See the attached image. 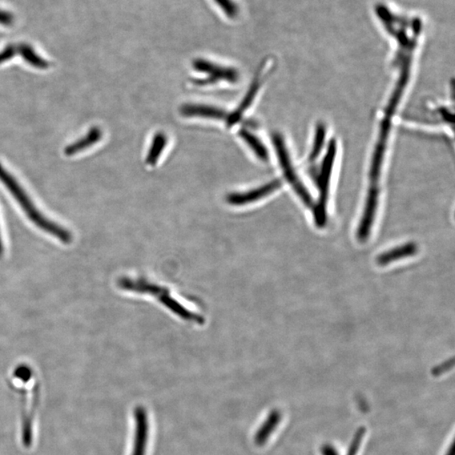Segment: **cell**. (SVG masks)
Listing matches in <instances>:
<instances>
[{
    "instance_id": "30bf717a",
    "label": "cell",
    "mask_w": 455,
    "mask_h": 455,
    "mask_svg": "<svg viewBox=\"0 0 455 455\" xmlns=\"http://www.w3.org/2000/svg\"><path fill=\"white\" fill-rule=\"evenodd\" d=\"M418 252V247L416 243L410 242L396 248L384 252L377 257V263L380 265H385L394 263V261L406 259V257L416 255Z\"/></svg>"
},
{
    "instance_id": "3957f363",
    "label": "cell",
    "mask_w": 455,
    "mask_h": 455,
    "mask_svg": "<svg viewBox=\"0 0 455 455\" xmlns=\"http://www.w3.org/2000/svg\"><path fill=\"white\" fill-rule=\"evenodd\" d=\"M336 148L335 142L330 144L328 154L325 158L320 173L319 180H318L320 196L316 206L313 207L314 217H315V223L318 228H324L326 222H327L326 206H327L328 203L329 185L330 180H331L333 161L335 160Z\"/></svg>"
},
{
    "instance_id": "7c38bea8",
    "label": "cell",
    "mask_w": 455,
    "mask_h": 455,
    "mask_svg": "<svg viewBox=\"0 0 455 455\" xmlns=\"http://www.w3.org/2000/svg\"><path fill=\"white\" fill-rule=\"evenodd\" d=\"M102 138V132L99 128H92L88 134L79 140L76 141L74 144L68 145L64 150V154L67 156H72L87 148L93 146L98 143Z\"/></svg>"
},
{
    "instance_id": "277c9868",
    "label": "cell",
    "mask_w": 455,
    "mask_h": 455,
    "mask_svg": "<svg viewBox=\"0 0 455 455\" xmlns=\"http://www.w3.org/2000/svg\"><path fill=\"white\" fill-rule=\"evenodd\" d=\"M272 141L275 143L277 155L279 157V163L281 164L282 169H283L286 178L292 185V187L300 197L302 202L306 205V207H313V201L311 195L306 190L304 184L301 183V180L293 169L283 138H282L281 135L275 134L272 137Z\"/></svg>"
},
{
    "instance_id": "5bb4252c",
    "label": "cell",
    "mask_w": 455,
    "mask_h": 455,
    "mask_svg": "<svg viewBox=\"0 0 455 455\" xmlns=\"http://www.w3.org/2000/svg\"><path fill=\"white\" fill-rule=\"evenodd\" d=\"M167 144V138L163 132H158V134L155 136L146 158V164H148V166H155L157 161H158L160 156L162 154L164 148H166Z\"/></svg>"
},
{
    "instance_id": "9a60e30c",
    "label": "cell",
    "mask_w": 455,
    "mask_h": 455,
    "mask_svg": "<svg viewBox=\"0 0 455 455\" xmlns=\"http://www.w3.org/2000/svg\"><path fill=\"white\" fill-rule=\"evenodd\" d=\"M239 135L249 145V147L252 148L260 160L263 161L268 160V154L267 148H265L264 144L261 142V140L257 137L245 130H241Z\"/></svg>"
},
{
    "instance_id": "ac0fdd59",
    "label": "cell",
    "mask_w": 455,
    "mask_h": 455,
    "mask_svg": "<svg viewBox=\"0 0 455 455\" xmlns=\"http://www.w3.org/2000/svg\"><path fill=\"white\" fill-rule=\"evenodd\" d=\"M454 365V358H451L449 360H447L442 364L436 366L432 369V374L434 377H438L442 376L446 372L449 371L450 369H452Z\"/></svg>"
},
{
    "instance_id": "4fadbf2b",
    "label": "cell",
    "mask_w": 455,
    "mask_h": 455,
    "mask_svg": "<svg viewBox=\"0 0 455 455\" xmlns=\"http://www.w3.org/2000/svg\"><path fill=\"white\" fill-rule=\"evenodd\" d=\"M16 55H21L28 64L39 70H47L50 67V63L43 59L28 43L16 44Z\"/></svg>"
},
{
    "instance_id": "8fae6325",
    "label": "cell",
    "mask_w": 455,
    "mask_h": 455,
    "mask_svg": "<svg viewBox=\"0 0 455 455\" xmlns=\"http://www.w3.org/2000/svg\"><path fill=\"white\" fill-rule=\"evenodd\" d=\"M281 419L282 415L279 410H272L269 413L267 419L256 433L255 442L257 446H263L268 442L280 424Z\"/></svg>"
},
{
    "instance_id": "6da1fadb",
    "label": "cell",
    "mask_w": 455,
    "mask_h": 455,
    "mask_svg": "<svg viewBox=\"0 0 455 455\" xmlns=\"http://www.w3.org/2000/svg\"><path fill=\"white\" fill-rule=\"evenodd\" d=\"M376 13L386 31L396 40V63H401V66L406 63H412L413 52L416 49L422 31V20L419 17L409 18L394 13L383 3L376 6Z\"/></svg>"
},
{
    "instance_id": "ffe728a7",
    "label": "cell",
    "mask_w": 455,
    "mask_h": 455,
    "mask_svg": "<svg viewBox=\"0 0 455 455\" xmlns=\"http://www.w3.org/2000/svg\"><path fill=\"white\" fill-rule=\"evenodd\" d=\"M322 455H339L336 448L331 445H325L321 448Z\"/></svg>"
},
{
    "instance_id": "44dd1931",
    "label": "cell",
    "mask_w": 455,
    "mask_h": 455,
    "mask_svg": "<svg viewBox=\"0 0 455 455\" xmlns=\"http://www.w3.org/2000/svg\"><path fill=\"white\" fill-rule=\"evenodd\" d=\"M454 442H452V445L449 447L448 452L445 455H454Z\"/></svg>"
},
{
    "instance_id": "7402d4cb",
    "label": "cell",
    "mask_w": 455,
    "mask_h": 455,
    "mask_svg": "<svg viewBox=\"0 0 455 455\" xmlns=\"http://www.w3.org/2000/svg\"><path fill=\"white\" fill-rule=\"evenodd\" d=\"M3 247L1 235H0V256L3 255Z\"/></svg>"
},
{
    "instance_id": "5b68a950",
    "label": "cell",
    "mask_w": 455,
    "mask_h": 455,
    "mask_svg": "<svg viewBox=\"0 0 455 455\" xmlns=\"http://www.w3.org/2000/svg\"><path fill=\"white\" fill-rule=\"evenodd\" d=\"M193 67L199 72L208 75V78L203 80H196L197 84H208L215 83L217 80H224L235 83L239 79V74L235 68L217 65L215 63L203 59H196L193 63Z\"/></svg>"
},
{
    "instance_id": "52a82bcc",
    "label": "cell",
    "mask_w": 455,
    "mask_h": 455,
    "mask_svg": "<svg viewBox=\"0 0 455 455\" xmlns=\"http://www.w3.org/2000/svg\"><path fill=\"white\" fill-rule=\"evenodd\" d=\"M280 186V180H272L263 187L254 189V190L247 192L232 193V194L227 196V201L229 204L242 206V205L256 202V201L263 199V197L277 190Z\"/></svg>"
},
{
    "instance_id": "8992f818",
    "label": "cell",
    "mask_w": 455,
    "mask_h": 455,
    "mask_svg": "<svg viewBox=\"0 0 455 455\" xmlns=\"http://www.w3.org/2000/svg\"><path fill=\"white\" fill-rule=\"evenodd\" d=\"M134 417L135 436L131 455H145L148 440V429H150L147 410L143 406H137Z\"/></svg>"
},
{
    "instance_id": "7a4b0ae2",
    "label": "cell",
    "mask_w": 455,
    "mask_h": 455,
    "mask_svg": "<svg viewBox=\"0 0 455 455\" xmlns=\"http://www.w3.org/2000/svg\"><path fill=\"white\" fill-rule=\"evenodd\" d=\"M0 181L5 185L7 190L14 196V199L22 207L26 216L33 223L36 227L41 229L49 235L59 239L64 244L72 242V233L65 228L54 221L50 220L38 208L30 196H28L25 189H23L19 181L6 170L5 167L0 164Z\"/></svg>"
},
{
    "instance_id": "ba28073f",
    "label": "cell",
    "mask_w": 455,
    "mask_h": 455,
    "mask_svg": "<svg viewBox=\"0 0 455 455\" xmlns=\"http://www.w3.org/2000/svg\"><path fill=\"white\" fill-rule=\"evenodd\" d=\"M263 71H260L256 75L255 80L249 87L247 95L245 96L238 108L236 109L233 114L229 115L227 118L228 127H232L242 118L245 112L252 106L254 99H255L257 92L263 84Z\"/></svg>"
},
{
    "instance_id": "d6986e66",
    "label": "cell",
    "mask_w": 455,
    "mask_h": 455,
    "mask_svg": "<svg viewBox=\"0 0 455 455\" xmlns=\"http://www.w3.org/2000/svg\"><path fill=\"white\" fill-rule=\"evenodd\" d=\"M15 22V16L10 12L0 9V25L11 26Z\"/></svg>"
},
{
    "instance_id": "9c48e42d",
    "label": "cell",
    "mask_w": 455,
    "mask_h": 455,
    "mask_svg": "<svg viewBox=\"0 0 455 455\" xmlns=\"http://www.w3.org/2000/svg\"><path fill=\"white\" fill-rule=\"evenodd\" d=\"M180 114L185 116H199V118L226 120L227 114L221 109L203 106V105L187 104L180 108Z\"/></svg>"
},
{
    "instance_id": "e0dca14e",
    "label": "cell",
    "mask_w": 455,
    "mask_h": 455,
    "mask_svg": "<svg viewBox=\"0 0 455 455\" xmlns=\"http://www.w3.org/2000/svg\"><path fill=\"white\" fill-rule=\"evenodd\" d=\"M215 1L229 17H233L238 12L236 6L231 0H215Z\"/></svg>"
},
{
    "instance_id": "2e32d148",
    "label": "cell",
    "mask_w": 455,
    "mask_h": 455,
    "mask_svg": "<svg viewBox=\"0 0 455 455\" xmlns=\"http://www.w3.org/2000/svg\"><path fill=\"white\" fill-rule=\"evenodd\" d=\"M366 433L365 426H360L354 435L351 444L349 445L347 455H357Z\"/></svg>"
}]
</instances>
